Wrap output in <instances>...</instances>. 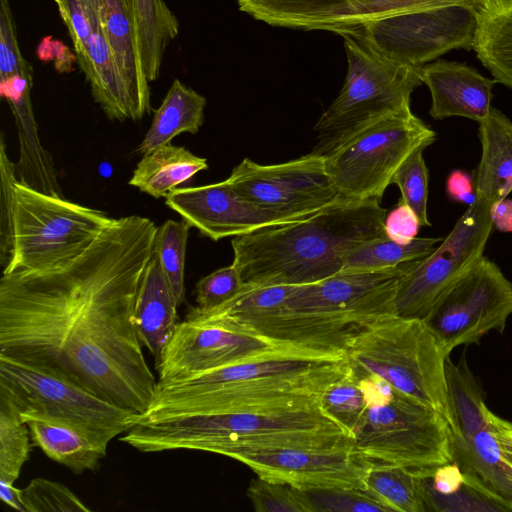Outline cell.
Listing matches in <instances>:
<instances>
[{"instance_id": "1", "label": "cell", "mask_w": 512, "mask_h": 512, "mask_svg": "<svg viewBox=\"0 0 512 512\" xmlns=\"http://www.w3.org/2000/svg\"><path fill=\"white\" fill-rule=\"evenodd\" d=\"M157 232L149 218L115 219L77 258L0 279V355L63 377L137 415L157 381L135 303Z\"/></svg>"}, {"instance_id": "2", "label": "cell", "mask_w": 512, "mask_h": 512, "mask_svg": "<svg viewBox=\"0 0 512 512\" xmlns=\"http://www.w3.org/2000/svg\"><path fill=\"white\" fill-rule=\"evenodd\" d=\"M345 354L294 350L186 379L159 383L149 409L132 419L239 410L301 408L348 372Z\"/></svg>"}, {"instance_id": "3", "label": "cell", "mask_w": 512, "mask_h": 512, "mask_svg": "<svg viewBox=\"0 0 512 512\" xmlns=\"http://www.w3.org/2000/svg\"><path fill=\"white\" fill-rule=\"evenodd\" d=\"M380 202L341 198L304 220L234 237L232 264L248 286L322 281L342 271L349 249L385 235Z\"/></svg>"}, {"instance_id": "4", "label": "cell", "mask_w": 512, "mask_h": 512, "mask_svg": "<svg viewBox=\"0 0 512 512\" xmlns=\"http://www.w3.org/2000/svg\"><path fill=\"white\" fill-rule=\"evenodd\" d=\"M120 441L146 452L196 450L229 457L235 451L353 446V437L321 407L239 410L130 418Z\"/></svg>"}, {"instance_id": "5", "label": "cell", "mask_w": 512, "mask_h": 512, "mask_svg": "<svg viewBox=\"0 0 512 512\" xmlns=\"http://www.w3.org/2000/svg\"><path fill=\"white\" fill-rule=\"evenodd\" d=\"M351 372L387 381L397 392L451 422L446 379L447 355L424 320L385 316L352 336L345 347Z\"/></svg>"}, {"instance_id": "6", "label": "cell", "mask_w": 512, "mask_h": 512, "mask_svg": "<svg viewBox=\"0 0 512 512\" xmlns=\"http://www.w3.org/2000/svg\"><path fill=\"white\" fill-rule=\"evenodd\" d=\"M13 193V253L2 274L67 264L115 220L104 211L46 194L19 180Z\"/></svg>"}, {"instance_id": "7", "label": "cell", "mask_w": 512, "mask_h": 512, "mask_svg": "<svg viewBox=\"0 0 512 512\" xmlns=\"http://www.w3.org/2000/svg\"><path fill=\"white\" fill-rule=\"evenodd\" d=\"M435 139V131L407 110L366 123L321 155L342 198L381 201L400 165Z\"/></svg>"}, {"instance_id": "8", "label": "cell", "mask_w": 512, "mask_h": 512, "mask_svg": "<svg viewBox=\"0 0 512 512\" xmlns=\"http://www.w3.org/2000/svg\"><path fill=\"white\" fill-rule=\"evenodd\" d=\"M340 36L347 74L338 96L314 127L319 141L313 152L319 154L372 120L411 110V94L423 83L421 67L387 60L351 35Z\"/></svg>"}, {"instance_id": "9", "label": "cell", "mask_w": 512, "mask_h": 512, "mask_svg": "<svg viewBox=\"0 0 512 512\" xmlns=\"http://www.w3.org/2000/svg\"><path fill=\"white\" fill-rule=\"evenodd\" d=\"M452 461L466 482L493 501L501 511H512V468L505 462L485 415L484 393L463 355L446 361Z\"/></svg>"}, {"instance_id": "10", "label": "cell", "mask_w": 512, "mask_h": 512, "mask_svg": "<svg viewBox=\"0 0 512 512\" xmlns=\"http://www.w3.org/2000/svg\"><path fill=\"white\" fill-rule=\"evenodd\" d=\"M353 448L369 463L411 471L452 461L446 418L396 390L387 401L367 407Z\"/></svg>"}, {"instance_id": "11", "label": "cell", "mask_w": 512, "mask_h": 512, "mask_svg": "<svg viewBox=\"0 0 512 512\" xmlns=\"http://www.w3.org/2000/svg\"><path fill=\"white\" fill-rule=\"evenodd\" d=\"M295 286L245 285L238 295L215 308L190 307L185 318L226 325L296 349L345 354L347 342L359 330L289 310L284 302Z\"/></svg>"}, {"instance_id": "12", "label": "cell", "mask_w": 512, "mask_h": 512, "mask_svg": "<svg viewBox=\"0 0 512 512\" xmlns=\"http://www.w3.org/2000/svg\"><path fill=\"white\" fill-rule=\"evenodd\" d=\"M478 7L451 5L398 13L340 34L351 35L387 60L422 67L452 49H472Z\"/></svg>"}, {"instance_id": "13", "label": "cell", "mask_w": 512, "mask_h": 512, "mask_svg": "<svg viewBox=\"0 0 512 512\" xmlns=\"http://www.w3.org/2000/svg\"><path fill=\"white\" fill-rule=\"evenodd\" d=\"M0 388L20 413L64 421L109 444L132 425L135 416L58 375L0 355Z\"/></svg>"}, {"instance_id": "14", "label": "cell", "mask_w": 512, "mask_h": 512, "mask_svg": "<svg viewBox=\"0 0 512 512\" xmlns=\"http://www.w3.org/2000/svg\"><path fill=\"white\" fill-rule=\"evenodd\" d=\"M512 314V282L484 255L435 301L424 319L445 353L502 333Z\"/></svg>"}, {"instance_id": "15", "label": "cell", "mask_w": 512, "mask_h": 512, "mask_svg": "<svg viewBox=\"0 0 512 512\" xmlns=\"http://www.w3.org/2000/svg\"><path fill=\"white\" fill-rule=\"evenodd\" d=\"M490 208L476 197L429 255L406 265L395 291L396 315L424 320L439 296L483 256L493 229Z\"/></svg>"}, {"instance_id": "16", "label": "cell", "mask_w": 512, "mask_h": 512, "mask_svg": "<svg viewBox=\"0 0 512 512\" xmlns=\"http://www.w3.org/2000/svg\"><path fill=\"white\" fill-rule=\"evenodd\" d=\"M407 264L381 270L341 271L316 283L296 285L284 304L295 313L362 330L378 319L396 314L395 291Z\"/></svg>"}, {"instance_id": "17", "label": "cell", "mask_w": 512, "mask_h": 512, "mask_svg": "<svg viewBox=\"0 0 512 512\" xmlns=\"http://www.w3.org/2000/svg\"><path fill=\"white\" fill-rule=\"evenodd\" d=\"M296 349L226 325L185 319L156 359L159 383ZM307 351V350H305Z\"/></svg>"}, {"instance_id": "18", "label": "cell", "mask_w": 512, "mask_h": 512, "mask_svg": "<svg viewBox=\"0 0 512 512\" xmlns=\"http://www.w3.org/2000/svg\"><path fill=\"white\" fill-rule=\"evenodd\" d=\"M227 181L256 205L288 215H313L342 198L326 173L324 156L313 151L278 164L244 158Z\"/></svg>"}, {"instance_id": "19", "label": "cell", "mask_w": 512, "mask_h": 512, "mask_svg": "<svg viewBox=\"0 0 512 512\" xmlns=\"http://www.w3.org/2000/svg\"><path fill=\"white\" fill-rule=\"evenodd\" d=\"M257 477L309 490L360 489L369 462L353 446L247 449L231 453Z\"/></svg>"}, {"instance_id": "20", "label": "cell", "mask_w": 512, "mask_h": 512, "mask_svg": "<svg viewBox=\"0 0 512 512\" xmlns=\"http://www.w3.org/2000/svg\"><path fill=\"white\" fill-rule=\"evenodd\" d=\"M94 101L110 120H140L91 0H54Z\"/></svg>"}, {"instance_id": "21", "label": "cell", "mask_w": 512, "mask_h": 512, "mask_svg": "<svg viewBox=\"0 0 512 512\" xmlns=\"http://www.w3.org/2000/svg\"><path fill=\"white\" fill-rule=\"evenodd\" d=\"M165 204L213 241L312 216L288 215L262 208L243 196L227 179L209 185L176 188L167 194Z\"/></svg>"}, {"instance_id": "22", "label": "cell", "mask_w": 512, "mask_h": 512, "mask_svg": "<svg viewBox=\"0 0 512 512\" xmlns=\"http://www.w3.org/2000/svg\"><path fill=\"white\" fill-rule=\"evenodd\" d=\"M431 94L430 116L436 120L464 117L481 122L489 114L495 80L466 64L438 60L420 68Z\"/></svg>"}, {"instance_id": "23", "label": "cell", "mask_w": 512, "mask_h": 512, "mask_svg": "<svg viewBox=\"0 0 512 512\" xmlns=\"http://www.w3.org/2000/svg\"><path fill=\"white\" fill-rule=\"evenodd\" d=\"M139 118L152 111L145 75L135 0H91Z\"/></svg>"}, {"instance_id": "24", "label": "cell", "mask_w": 512, "mask_h": 512, "mask_svg": "<svg viewBox=\"0 0 512 512\" xmlns=\"http://www.w3.org/2000/svg\"><path fill=\"white\" fill-rule=\"evenodd\" d=\"M33 446L75 474L95 471L106 456L108 444L64 421L20 413Z\"/></svg>"}, {"instance_id": "25", "label": "cell", "mask_w": 512, "mask_h": 512, "mask_svg": "<svg viewBox=\"0 0 512 512\" xmlns=\"http://www.w3.org/2000/svg\"><path fill=\"white\" fill-rule=\"evenodd\" d=\"M177 307L168 280L153 251L138 287L135 319L141 344L156 359L178 324Z\"/></svg>"}, {"instance_id": "26", "label": "cell", "mask_w": 512, "mask_h": 512, "mask_svg": "<svg viewBox=\"0 0 512 512\" xmlns=\"http://www.w3.org/2000/svg\"><path fill=\"white\" fill-rule=\"evenodd\" d=\"M478 124L481 157L476 173V197L492 206L512 192V121L491 107Z\"/></svg>"}, {"instance_id": "27", "label": "cell", "mask_w": 512, "mask_h": 512, "mask_svg": "<svg viewBox=\"0 0 512 512\" xmlns=\"http://www.w3.org/2000/svg\"><path fill=\"white\" fill-rule=\"evenodd\" d=\"M478 16L472 49L494 80L512 89V0H485Z\"/></svg>"}, {"instance_id": "28", "label": "cell", "mask_w": 512, "mask_h": 512, "mask_svg": "<svg viewBox=\"0 0 512 512\" xmlns=\"http://www.w3.org/2000/svg\"><path fill=\"white\" fill-rule=\"evenodd\" d=\"M206 169V158L194 155L183 146L168 143L143 155L128 184L154 198H161Z\"/></svg>"}, {"instance_id": "29", "label": "cell", "mask_w": 512, "mask_h": 512, "mask_svg": "<svg viewBox=\"0 0 512 512\" xmlns=\"http://www.w3.org/2000/svg\"><path fill=\"white\" fill-rule=\"evenodd\" d=\"M205 106L204 96L174 79L161 105L154 110L150 128L137 151L144 155L171 143L179 134H196L204 122Z\"/></svg>"}, {"instance_id": "30", "label": "cell", "mask_w": 512, "mask_h": 512, "mask_svg": "<svg viewBox=\"0 0 512 512\" xmlns=\"http://www.w3.org/2000/svg\"><path fill=\"white\" fill-rule=\"evenodd\" d=\"M364 488L388 512H425L427 506L420 478L404 467L370 463Z\"/></svg>"}, {"instance_id": "31", "label": "cell", "mask_w": 512, "mask_h": 512, "mask_svg": "<svg viewBox=\"0 0 512 512\" xmlns=\"http://www.w3.org/2000/svg\"><path fill=\"white\" fill-rule=\"evenodd\" d=\"M142 64L149 82L155 81L166 48L179 33V21L164 0H135Z\"/></svg>"}, {"instance_id": "32", "label": "cell", "mask_w": 512, "mask_h": 512, "mask_svg": "<svg viewBox=\"0 0 512 512\" xmlns=\"http://www.w3.org/2000/svg\"><path fill=\"white\" fill-rule=\"evenodd\" d=\"M442 240L441 237H416L408 244H399L386 235L369 239L346 252L342 271L397 267L429 255Z\"/></svg>"}, {"instance_id": "33", "label": "cell", "mask_w": 512, "mask_h": 512, "mask_svg": "<svg viewBox=\"0 0 512 512\" xmlns=\"http://www.w3.org/2000/svg\"><path fill=\"white\" fill-rule=\"evenodd\" d=\"M27 425L11 395L0 388V480L14 484L29 459L31 444Z\"/></svg>"}, {"instance_id": "34", "label": "cell", "mask_w": 512, "mask_h": 512, "mask_svg": "<svg viewBox=\"0 0 512 512\" xmlns=\"http://www.w3.org/2000/svg\"><path fill=\"white\" fill-rule=\"evenodd\" d=\"M191 227L184 219L167 220L157 227L154 240L153 251L159 259L177 306L185 299V256Z\"/></svg>"}, {"instance_id": "35", "label": "cell", "mask_w": 512, "mask_h": 512, "mask_svg": "<svg viewBox=\"0 0 512 512\" xmlns=\"http://www.w3.org/2000/svg\"><path fill=\"white\" fill-rule=\"evenodd\" d=\"M320 404L352 437L360 427L368 407L359 380L349 368L344 376L321 394Z\"/></svg>"}, {"instance_id": "36", "label": "cell", "mask_w": 512, "mask_h": 512, "mask_svg": "<svg viewBox=\"0 0 512 512\" xmlns=\"http://www.w3.org/2000/svg\"><path fill=\"white\" fill-rule=\"evenodd\" d=\"M424 150H416L400 165L391 184L398 186L400 200L414 210L421 226H431L427 214L429 173L423 157Z\"/></svg>"}, {"instance_id": "37", "label": "cell", "mask_w": 512, "mask_h": 512, "mask_svg": "<svg viewBox=\"0 0 512 512\" xmlns=\"http://www.w3.org/2000/svg\"><path fill=\"white\" fill-rule=\"evenodd\" d=\"M247 496L258 512H313L304 490L259 477L250 482Z\"/></svg>"}, {"instance_id": "38", "label": "cell", "mask_w": 512, "mask_h": 512, "mask_svg": "<svg viewBox=\"0 0 512 512\" xmlns=\"http://www.w3.org/2000/svg\"><path fill=\"white\" fill-rule=\"evenodd\" d=\"M26 512H90L80 498L65 485L44 478H34L21 489Z\"/></svg>"}, {"instance_id": "39", "label": "cell", "mask_w": 512, "mask_h": 512, "mask_svg": "<svg viewBox=\"0 0 512 512\" xmlns=\"http://www.w3.org/2000/svg\"><path fill=\"white\" fill-rule=\"evenodd\" d=\"M0 178V263L5 268L13 253V189L18 177L16 164L8 157L2 133L0 137Z\"/></svg>"}, {"instance_id": "40", "label": "cell", "mask_w": 512, "mask_h": 512, "mask_svg": "<svg viewBox=\"0 0 512 512\" xmlns=\"http://www.w3.org/2000/svg\"><path fill=\"white\" fill-rule=\"evenodd\" d=\"M244 287L240 272L233 264L219 268L197 282L195 287L197 307L215 308L234 298Z\"/></svg>"}, {"instance_id": "41", "label": "cell", "mask_w": 512, "mask_h": 512, "mask_svg": "<svg viewBox=\"0 0 512 512\" xmlns=\"http://www.w3.org/2000/svg\"><path fill=\"white\" fill-rule=\"evenodd\" d=\"M305 493L312 505L313 512H388L379 501L365 490H309Z\"/></svg>"}, {"instance_id": "42", "label": "cell", "mask_w": 512, "mask_h": 512, "mask_svg": "<svg viewBox=\"0 0 512 512\" xmlns=\"http://www.w3.org/2000/svg\"><path fill=\"white\" fill-rule=\"evenodd\" d=\"M383 227L385 235L391 240L408 244L417 237L421 224L414 210L399 200L395 207L386 212Z\"/></svg>"}, {"instance_id": "43", "label": "cell", "mask_w": 512, "mask_h": 512, "mask_svg": "<svg viewBox=\"0 0 512 512\" xmlns=\"http://www.w3.org/2000/svg\"><path fill=\"white\" fill-rule=\"evenodd\" d=\"M37 56L43 61L54 60L55 69L60 73L70 72L73 69V63L77 61L75 53L73 54L66 45L50 36L43 38L39 43Z\"/></svg>"}, {"instance_id": "44", "label": "cell", "mask_w": 512, "mask_h": 512, "mask_svg": "<svg viewBox=\"0 0 512 512\" xmlns=\"http://www.w3.org/2000/svg\"><path fill=\"white\" fill-rule=\"evenodd\" d=\"M446 192L455 202L468 206L476 200V188L471 176L460 169L453 170L447 177Z\"/></svg>"}, {"instance_id": "45", "label": "cell", "mask_w": 512, "mask_h": 512, "mask_svg": "<svg viewBox=\"0 0 512 512\" xmlns=\"http://www.w3.org/2000/svg\"><path fill=\"white\" fill-rule=\"evenodd\" d=\"M485 415L505 462L512 468V422L494 414L487 406Z\"/></svg>"}, {"instance_id": "46", "label": "cell", "mask_w": 512, "mask_h": 512, "mask_svg": "<svg viewBox=\"0 0 512 512\" xmlns=\"http://www.w3.org/2000/svg\"><path fill=\"white\" fill-rule=\"evenodd\" d=\"M490 215L493 228L500 232H512V199H502L492 204Z\"/></svg>"}, {"instance_id": "47", "label": "cell", "mask_w": 512, "mask_h": 512, "mask_svg": "<svg viewBox=\"0 0 512 512\" xmlns=\"http://www.w3.org/2000/svg\"><path fill=\"white\" fill-rule=\"evenodd\" d=\"M0 498L13 509L26 512L21 497V489L16 488L14 484L0 480Z\"/></svg>"}]
</instances>
